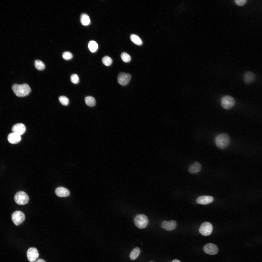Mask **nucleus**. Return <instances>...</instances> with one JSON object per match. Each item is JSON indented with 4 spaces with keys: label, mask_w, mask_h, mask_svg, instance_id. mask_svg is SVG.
Returning <instances> with one entry per match:
<instances>
[{
    "label": "nucleus",
    "mask_w": 262,
    "mask_h": 262,
    "mask_svg": "<svg viewBox=\"0 0 262 262\" xmlns=\"http://www.w3.org/2000/svg\"><path fill=\"white\" fill-rule=\"evenodd\" d=\"M12 88L15 94L20 97L27 95L31 91L29 86L26 84L21 85L15 84L13 85Z\"/></svg>",
    "instance_id": "obj_1"
},
{
    "label": "nucleus",
    "mask_w": 262,
    "mask_h": 262,
    "mask_svg": "<svg viewBox=\"0 0 262 262\" xmlns=\"http://www.w3.org/2000/svg\"><path fill=\"white\" fill-rule=\"evenodd\" d=\"M230 138L229 135L226 133H222L216 137L215 143L217 147L220 149L226 148L229 144Z\"/></svg>",
    "instance_id": "obj_2"
},
{
    "label": "nucleus",
    "mask_w": 262,
    "mask_h": 262,
    "mask_svg": "<svg viewBox=\"0 0 262 262\" xmlns=\"http://www.w3.org/2000/svg\"><path fill=\"white\" fill-rule=\"evenodd\" d=\"M134 222L138 228L142 229L146 227L148 224V220L147 217L143 214L136 216L134 219Z\"/></svg>",
    "instance_id": "obj_3"
},
{
    "label": "nucleus",
    "mask_w": 262,
    "mask_h": 262,
    "mask_svg": "<svg viewBox=\"0 0 262 262\" xmlns=\"http://www.w3.org/2000/svg\"><path fill=\"white\" fill-rule=\"evenodd\" d=\"M14 199L15 202L20 205H24L27 204L29 200L27 195L23 191L17 192L15 195Z\"/></svg>",
    "instance_id": "obj_4"
},
{
    "label": "nucleus",
    "mask_w": 262,
    "mask_h": 262,
    "mask_svg": "<svg viewBox=\"0 0 262 262\" xmlns=\"http://www.w3.org/2000/svg\"><path fill=\"white\" fill-rule=\"evenodd\" d=\"M235 102L234 98L229 95L224 96L221 100V105L225 109H229L231 108L234 105Z\"/></svg>",
    "instance_id": "obj_5"
},
{
    "label": "nucleus",
    "mask_w": 262,
    "mask_h": 262,
    "mask_svg": "<svg viewBox=\"0 0 262 262\" xmlns=\"http://www.w3.org/2000/svg\"><path fill=\"white\" fill-rule=\"evenodd\" d=\"M25 218L24 214L22 212L19 211L14 212L12 215V220L14 224L16 226L22 223L24 221Z\"/></svg>",
    "instance_id": "obj_6"
},
{
    "label": "nucleus",
    "mask_w": 262,
    "mask_h": 262,
    "mask_svg": "<svg viewBox=\"0 0 262 262\" xmlns=\"http://www.w3.org/2000/svg\"><path fill=\"white\" fill-rule=\"evenodd\" d=\"M213 230L212 226L209 222H205L202 223L199 228V231L202 235L207 236L210 235Z\"/></svg>",
    "instance_id": "obj_7"
},
{
    "label": "nucleus",
    "mask_w": 262,
    "mask_h": 262,
    "mask_svg": "<svg viewBox=\"0 0 262 262\" xmlns=\"http://www.w3.org/2000/svg\"><path fill=\"white\" fill-rule=\"evenodd\" d=\"M131 78V76L129 73L121 72L118 75V82L119 84L123 86L127 85Z\"/></svg>",
    "instance_id": "obj_8"
},
{
    "label": "nucleus",
    "mask_w": 262,
    "mask_h": 262,
    "mask_svg": "<svg viewBox=\"0 0 262 262\" xmlns=\"http://www.w3.org/2000/svg\"><path fill=\"white\" fill-rule=\"evenodd\" d=\"M39 254L37 249L34 247L29 248L27 252V257L30 262H33L38 257Z\"/></svg>",
    "instance_id": "obj_9"
},
{
    "label": "nucleus",
    "mask_w": 262,
    "mask_h": 262,
    "mask_svg": "<svg viewBox=\"0 0 262 262\" xmlns=\"http://www.w3.org/2000/svg\"><path fill=\"white\" fill-rule=\"evenodd\" d=\"M203 250L206 253L210 255L216 254L218 252L217 246L215 244L209 243L205 245L203 247Z\"/></svg>",
    "instance_id": "obj_10"
},
{
    "label": "nucleus",
    "mask_w": 262,
    "mask_h": 262,
    "mask_svg": "<svg viewBox=\"0 0 262 262\" xmlns=\"http://www.w3.org/2000/svg\"><path fill=\"white\" fill-rule=\"evenodd\" d=\"M176 226V223L174 220L169 221H163L161 223L162 228L168 231H171L174 229Z\"/></svg>",
    "instance_id": "obj_11"
},
{
    "label": "nucleus",
    "mask_w": 262,
    "mask_h": 262,
    "mask_svg": "<svg viewBox=\"0 0 262 262\" xmlns=\"http://www.w3.org/2000/svg\"><path fill=\"white\" fill-rule=\"evenodd\" d=\"M26 130V127L25 125L20 123L15 124L12 128L13 132L21 136L24 133Z\"/></svg>",
    "instance_id": "obj_12"
},
{
    "label": "nucleus",
    "mask_w": 262,
    "mask_h": 262,
    "mask_svg": "<svg viewBox=\"0 0 262 262\" xmlns=\"http://www.w3.org/2000/svg\"><path fill=\"white\" fill-rule=\"evenodd\" d=\"M213 198L209 196H199L196 199L197 203L202 205H206L212 202Z\"/></svg>",
    "instance_id": "obj_13"
},
{
    "label": "nucleus",
    "mask_w": 262,
    "mask_h": 262,
    "mask_svg": "<svg viewBox=\"0 0 262 262\" xmlns=\"http://www.w3.org/2000/svg\"><path fill=\"white\" fill-rule=\"evenodd\" d=\"M55 193L57 196L62 197L68 196L70 194V192L68 189L62 187L57 188L55 190Z\"/></svg>",
    "instance_id": "obj_14"
},
{
    "label": "nucleus",
    "mask_w": 262,
    "mask_h": 262,
    "mask_svg": "<svg viewBox=\"0 0 262 262\" xmlns=\"http://www.w3.org/2000/svg\"><path fill=\"white\" fill-rule=\"evenodd\" d=\"M7 139L9 143L15 144L18 143L20 141L21 137V136L13 132L8 135Z\"/></svg>",
    "instance_id": "obj_15"
},
{
    "label": "nucleus",
    "mask_w": 262,
    "mask_h": 262,
    "mask_svg": "<svg viewBox=\"0 0 262 262\" xmlns=\"http://www.w3.org/2000/svg\"><path fill=\"white\" fill-rule=\"evenodd\" d=\"M255 78V75L254 73L251 72H247L244 74V79L245 83L248 84L253 82Z\"/></svg>",
    "instance_id": "obj_16"
},
{
    "label": "nucleus",
    "mask_w": 262,
    "mask_h": 262,
    "mask_svg": "<svg viewBox=\"0 0 262 262\" xmlns=\"http://www.w3.org/2000/svg\"><path fill=\"white\" fill-rule=\"evenodd\" d=\"M200 164L197 162L194 163L190 166L188 169L189 172L191 173H195L199 172L201 169Z\"/></svg>",
    "instance_id": "obj_17"
},
{
    "label": "nucleus",
    "mask_w": 262,
    "mask_h": 262,
    "mask_svg": "<svg viewBox=\"0 0 262 262\" xmlns=\"http://www.w3.org/2000/svg\"><path fill=\"white\" fill-rule=\"evenodd\" d=\"M80 20L81 24L83 26H88L90 23V20L89 16L85 13H83L81 14Z\"/></svg>",
    "instance_id": "obj_18"
},
{
    "label": "nucleus",
    "mask_w": 262,
    "mask_h": 262,
    "mask_svg": "<svg viewBox=\"0 0 262 262\" xmlns=\"http://www.w3.org/2000/svg\"><path fill=\"white\" fill-rule=\"evenodd\" d=\"M88 47L90 51L92 53L95 52L98 48V46L97 42L94 41H90L88 44Z\"/></svg>",
    "instance_id": "obj_19"
},
{
    "label": "nucleus",
    "mask_w": 262,
    "mask_h": 262,
    "mask_svg": "<svg viewBox=\"0 0 262 262\" xmlns=\"http://www.w3.org/2000/svg\"><path fill=\"white\" fill-rule=\"evenodd\" d=\"M130 38L131 41L137 45H140L142 44V42L141 38L136 34H131L130 36Z\"/></svg>",
    "instance_id": "obj_20"
},
{
    "label": "nucleus",
    "mask_w": 262,
    "mask_h": 262,
    "mask_svg": "<svg viewBox=\"0 0 262 262\" xmlns=\"http://www.w3.org/2000/svg\"><path fill=\"white\" fill-rule=\"evenodd\" d=\"M140 252V250L139 248H135L131 252L129 255L130 258L132 260H135L138 257Z\"/></svg>",
    "instance_id": "obj_21"
},
{
    "label": "nucleus",
    "mask_w": 262,
    "mask_h": 262,
    "mask_svg": "<svg viewBox=\"0 0 262 262\" xmlns=\"http://www.w3.org/2000/svg\"><path fill=\"white\" fill-rule=\"evenodd\" d=\"M85 101L87 105L90 107L93 106L96 104L95 99L93 97L91 96H88L86 97Z\"/></svg>",
    "instance_id": "obj_22"
},
{
    "label": "nucleus",
    "mask_w": 262,
    "mask_h": 262,
    "mask_svg": "<svg viewBox=\"0 0 262 262\" xmlns=\"http://www.w3.org/2000/svg\"><path fill=\"white\" fill-rule=\"evenodd\" d=\"M35 66L36 68L39 70H42L44 69L45 67L44 63L39 60H36L34 62Z\"/></svg>",
    "instance_id": "obj_23"
},
{
    "label": "nucleus",
    "mask_w": 262,
    "mask_h": 262,
    "mask_svg": "<svg viewBox=\"0 0 262 262\" xmlns=\"http://www.w3.org/2000/svg\"><path fill=\"white\" fill-rule=\"evenodd\" d=\"M102 61L104 64L107 66L110 65L112 62L111 58L107 56H104L102 59Z\"/></svg>",
    "instance_id": "obj_24"
},
{
    "label": "nucleus",
    "mask_w": 262,
    "mask_h": 262,
    "mask_svg": "<svg viewBox=\"0 0 262 262\" xmlns=\"http://www.w3.org/2000/svg\"><path fill=\"white\" fill-rule=\"evenodd\" d=\"M121 57L122 60L125 62H128L130 61L131 59L130 56L125 52H123L121 54Z\"/></svg>",
    "instance_id": "obj_25"
},
{
    "label": "nucleus",
    "mask_w": 262,
    "mask_h": 262,
    "mask_svg": "<svg viewBox=\"0 0 262 262\" xmlns=\"http://www.w3.org/2000/svg\"><path fill=\"white\" fill-rule=\"evenodd\" d=\"M59 100L61 103L63 105L67 106L69 102V100L68 98L66 97L62 96L59 98Z\"/></svg>",
    "instance_id": "obj_26"
},
{
    "label": "nucleus",
    "mask_w": 262,
    "mask_h": 262,
    "mask_svg": "<svg viewBox=\"0 0 262 262\" xmlns=\"http://www.w3.org/2000/svg\"><path fill=\"white\" fill-rule=\"evenodd\" d=\"M62 57L65 60H68L72 58L73 55L71 52L68 51H66L63 53Z\"/></svg>",
    "instance_id": "obj_27"
},
{
    "label": "nucleus",
    "mask_w": 262,
    "mask_h": 262,
    "mask_svg": "<svg viewBox=\"0 0 262 262\" xmlns=\"http://www.w3.org/2000/svg\"><path fill=\"white\" fill-rule=\"evenodd\" d=\"M71 82L74 84H78L79 81V79L78 75L76 74H72L70 77Z\"/></svg>",
    "instance_id": "obj_28"
},
{
    "label": "nucleus",
    "mask_w": 262,
    "mask_h": 262,
    "mask_svg": "<svg viewBox=\"0 0 262 262\" xmlns=\"http://www.w3.org/2000/svg\"><path fill=\"white\" fill-rule=\"evenodd\" d=\"M236 3L238 5L242 6L244 5L246 2V0H235Z\"/></svg>",
    "instance_id": "obj_29"
},
{
    "label": "nucleus",
    "mask_w": 262,
    "mask_h": 262,
    "mask_svg": "<svg viewBox=\"0 0 262 262\" xmlns=\"http://www.w3.org/2000/svg\"><path fill=\"white\" fill-rule=\"evenodd\" d=\"M35 262H46L44 260L42 259H39L36 260Z\"/></svg>",
    "instance_id": "obj_30"
},
{
    "label": "nucleus",
    "mask_w": 262,
    "mask_h": 262,
    "mask_svg": "<svg viewBox=\"0 0 262 262\" xmlns=\"http://www.w3.org/2000/svg\"><path fill=\"white\" fill-rule=\"evenodd\" d=\"M170 262H180L178 260L175 259L174 260Z\"/></svg>",
    "instance_id": "obj_31"
},
{
    "label": "nucleus",
    "mask_w": 262,
    "mask_h": 262,
    "mask_svg": "<svg viewBox=\"0 0 262 262\" xmlns=\"http://www.w3.org/2000/svg\"></svg>",
    "instance_id": "obj_32"
}]
</instances>
